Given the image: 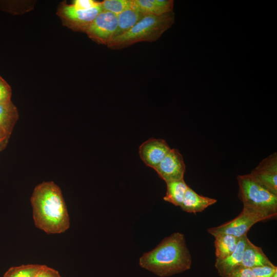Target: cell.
Here are the masks:
<instances>
[{"mask_svg": "<svg viewBox=\"0 0 277 277\" xmlns=\"http://www.w3.org/2000/svg\"><path fill=\"white\" fill-rule=\"evenodd\" d=\"M268 220L265 216L244 207L239 215L222 225L209 228L208 232L213 236L227 234L240 238L247 235V232L255 223Z\"/></svg>", "mask_w": 277, "mask_h": 277, "instance_id": "5", "label": "cell"}, {"mask_svg": "<svg viewBox=\"0 0 277 277\" xmlns=\"http://www.w3.org/2000/svg\"><path fill=\"white\" fill-rule=\"evenodd\" d=\"M35 277H62L60 273L54 269L44 265L42 269Z\"/></svg>", "mask_w": 277, "mask_h": 277, "instance_id": "25", "label": "cell"}, {"mask_svg": "<svg viewBox=\"0 0 277 277\" xmlns=\"http://www.w3.org/2000/svg\"><path fill=\"white\" fill-rule=\"evenodd\" d=\"M170 148L162 138H151L143 143L138 149L141 160L147 166L155 168L170 150Z\"/></svg>", "mask_w": 277, "mask_h": 277, "instance_id": "10", "label": "cell"}, {"mask_svg": "<svg viewBox=\"0 0 277 277\" xmlns=\"http://www.w3.org/2000/svg\"><path fill=\"white\" fill-rule=\"evenodd\" d=\"M101 2L93 0H74L71 5L76 10H85L100 6Z\"/></svg>", "mask_w": 277, "mask_h": 277, "instance_id": "23", "label": "cell"}, {"mask_svg": "<svg viewBox=\"0 0 277 277\" xmlns=\"http://www.w3.org/2000/svg\"><path fill=\"white\" fill-rule=\"evenodd\" d=\"M117 27V15L110 12L102 11L85 33L97 43L107 45L115 37Z\"/></svg>", "mask_w": 277, "mask_h": 277, "instance_id": "7", "label": "cell"}, {"mask_svg": "<svg viewBox=\"0 0 277 277\" xmlns=\"http://www.w3.org/2000/svg\"><path fill=\"white\" fill-rule=\"evenodd\" d=\"M272 277H277V272L273 275Z\"/></svg>", "mask_w": 277, "mask_h": 277, "instance_id": "27", "label": "cell"}, {"mask_svg": "<svg viewBox=\"0 0 277 277\" xmlns=\"http://www.w3.org/2000/svg\"><path fill=\"white\" fill-rule=\"evenodd\" d=\"M216 202L215 199L197 194L188 187L180 207L185 212L196 213L203 211Z\"/></svg>", "mask_w": 277, "mask_h": 277, "instance_id": "13", "label": "cell"}, {"mask_svg": "<svg viewBox=\"0 0 277 277\" xmlns=\"http://www.w3.org/2000/svg\"><path fill=\"white\" fill-rule=\"evenodd\" d=\"M132 6L144 15H161L172 12V0H132Z\"/></svg>", "mask_w": 277, "mask_h": 277, "instance_id": "12", "label": "cell"}, {"mask_svg": "<svg viewBox=\"0 0 277 277\" xmlns=\"http://www.w3.org/2000/svg\"><path fill=\"white\" fill-rule=\"evenodd\" d=\"M248 240L247 235L240 238L236 249L230 255L216 260L215 267L221 276L227 277L236 267L241 265L243 251Z\"/></svg>", "mask_w": 277, "mask_h": 277, "instance_id": "11", "label": "cell"}, {"mask_svg": "<svg viewBox=\"0 0 277 277\" xmlns=\"http://www.w3.org/2000/svg\"><path fill=\"white\" fill-rule=\"evenodd\" d=\"M44 265L27 264L10 267L3 277H35Z\"/></svg>", "mask_w": 277, "mask_h": 277, "instance_id": "19", "label": "cell"}, {"mask_svg": "<svg viewBox=\"0 0 277 277\" xmlns=\"http://www.w3.org/2000/svg\"><path fill=\"white\" fill-rule=\"evenodd\" d=\"M19 118L16 107L10 101L0 104V131L11 134Z\"/></svg>", "mask_w": 277, "mask_h": 277, "instance_id": "15", "label": "cell"}, {"mask_svg": "<svg viewBox=\"0 0 277 277\" xmlns=\"http://www.w3.org/2000/svg\"><path fill=\"white\" fill-rule=\"evenodd\" d=\"M145 15L140 12L132 6L117 15V30L115 36L122 34L130 30Z\"/></svg>", "mask_w": 277, "mask_h": 277, "instance_id": "16", "label": "cell"}, {"mask_svg": "<svg viewBox=\"0 0 277 277\" xmlns=\"http://www.w3.org/2000/svg\"><path fill=\"white\" fill-rule=\"evenodd\" d=\"M12 90L8 83L0 75V104L11 101Z\"/></svg>", "mask_w": 277, "mask_h": 277, "instance_id": "21", "label": "cell"}, {"mask_svg": "<svg viewBox=\"0 0 277 277\" xmlns=\"http://www.w3.org/2000/svg\"><path fill=\"white\" fill-rule=\"evenodd\" d=\"M153 169L166 183L184 179L186 166L178 150L171 149L160 163Z\"/></svg>", "mask_w": 277, "mask_h": 277, "instance_id": "8", "label": "cell"}, {"mask_svg": "<svg viewBox=\"0 0 277 277\" xmlns=\"http://www.w3.org/2000/svg\"><path fill=\"white\" fill-rule=\"evenodd\" d=\"M256 277H272L277 272L275 265L263 266L251 268Z\"/></svg>", "mask_w": 277, "mask_h": 277, "instance_id": "22", "label": "cell"}, {"mask_svg": "<svg viewBox=\"0 0 277 277\" xmlns=\"http://www.w3.org/2000/svg\"><path fill=\"white\" fill-rule=\"evenodd\" d=\"M241 265L252 268L273 264L264 253L261 247L255 246L248 240L243 251Z\"/></svg>", "mask_w": 277, "mask_h": 277, "instance_id": "14", "label": "cell"}, {"mask_svg": "<svg viewBox=\"0 0 277 277\" xmlns=\"http://www.w3.org/2000/svg\"><path fill=\"white\" fill-rule=\"evenodd\" d=\"M174 21L173 11L161 15H146L128 31L113 38L107 46L120 49L137 42L155 41L172 26Z\"/></svg>", "mask_w": 277, "mask_h": 277, "instance_id": "3", "label": "cell"}, {"mask_svg": "<svg viewBox=\"0 0 277 277\" xmlns=\"http://www.w3.org/2000/svg\"><path fill=\"white\" fill-rule=\"evenodd\" d=\"M103 11L100 6L88 10L74 9L65 2L60 4L57 14L61 18L64 25L75 31L86 32L92 22Z\"/></svg>", "mask_w": 277, "mask_h": 277, "instance_id": "6", "label": "cell"}, {"mask_svg": "<svg viewBox=\"0 0 277 277\" xmlns=\"http://www.w3.org/2000/svg\"><path fill=\"white\" fill-rule=\"evenodd\" d=\"M238 197L243 207L262 215L267 219L277 214V195L270 192L250 175H238Z\"/></svg>", "mask_w": 277, "mask_h": 277, "instance_id": "4", "label": "cell"}, {"mask_svg": "<svg viewBox=\"0 0 277 277\" xmlns=\"http://www.w3.org/2000/svg\"><path fill=\"white\" fill-rule=\"evenodd\" d=\"M257 182L277 195V155L275 152L263 159L250 173Z\"/></svg>", "mask_w": 277, "mask_h": 277, "instance_id": "9", "label": "cell"}, {"mask_svg": "<svg viewBox=\"0 0 277 277\" xmlns=\"http://www.w3.org/2000/svg\"><path fill=\"white\" fill-rule=\"evenodd\" d=\"M10 136V134L0 131V152L6 147Z\"/></svg>", "mask_w": 277, "mask_h": 277, "instance_id": "26", "label": "cell"}, {"mask_svg": "<svg viewBox=\"0 0 277 277\" xmlns=\"http://www.w3.org/2000/svg\"><path fill=\"white\" fill-rule=\"evenodd\" d=\"M192 258L183 234L173 233L164 239L139 260L140 266L161 277L182 273L191 268Z\"/></svg>", "mask_w": 277, "mask_h": 277, "instance_id": "2", "label": "cell"}, {"mask_svg": "<svg viewBox=\"0 0 277 277\" xmlns=\"http://www.w3.org/2000/svg\"><path fill=\"white\" fill-rule=\"evenodd\" d=\"M214 238L216 260H221L230 255L236 249L239 240V238L227 234H219Z\"/></svg>", "mask_w": 277, "mask_h": 277, "instance_id": "17", "label": "cell"}, {"mask_svg": "<svg viewBox=\"0 0 277 277\" xmlns=\"http://www.w3.org/2000/svg\"><path fill=\"white\" fill-rule=\"evenodd\" d=\"M167 191L163 199L175 206H180L189 187L184 179L166 183Z\"/></svg>", "mask_w": 277, "mask_h": 277, "instance_id": "18", "label": "cell"}, {"mask_svg": "<svg viewBox=\"0 0 277 277\" xmlns=\"http://www.w3.org/2000/svg\"><path fill=\"white\" fill-rule=\"evenodd\" d=\"M101 6L103 11L117 15L132 6V0H105L101 2Z\"/></svg>", "mask_w": 277, "mask_h": 277, "instance_id": "20", "label": "cell"}, {"mask_svg": "<svg viewBox=\"0 0 277 277\" xmlns=\"http://www.w3.org/2000/svg\"><path fill=\"white\" fill-rule=\"evenodd\" d=\"M34 225L47 234H59L70 227L67 206L61 188L53 181L37 185L30 198Z\"/></svg>", "mask_w": 277, "mask_h": 277, "instance_id": "1", "label": "cell"}, {"mask_svg": "<svg viewBox=\"0 0 277 277\" xmlns=\"http://www.w3.org/2000/svg\"><path fill=\"white\" fill-rule=\"evenodd\" d=\"M227 277H256L251 268L240 265Z\"/></svg>", "mask_w": 277, "mask_h": 277, "instance_id": "24", "label": "cell"}]
</instances>
